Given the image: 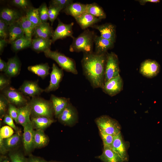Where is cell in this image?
<instances>
[{
    "mask_svg": "<svg viewBox=\"0 0 162 162\" xmlns=\"http://www.w3.org/2000/svg\"><path fill=\"white\" fill-rule=\"evenodd\" d=\"M106 53H83L81 61L83 74L94 88H102L104 85Z\"/></svg>",
    "mask_w": 162,
    "mask_h": 162,
    "instance_id": "obj_1",
    "label": "cell"
},
{
    "mask_svg": "<svg viewBox=\"0 0 162 162\" xmlns=\"http://www.w3.org/2000/svg\"><path fill=\"white\" fill-rule=\"evenodd\" d=\"M94 31L86 29L77 37L74 38L69 47L70 52H82L83 53L93 52L94 38Z\"/></svg>",
    "mask_w": 162,
    "mask_h": 162,
    "instance_id": "obj_2",
    "label": "cell"
},
{
    "mask_svg": "<svg viewBox=\"0 0 162 162\" xmlns=\"http://www.w3.org/2000/svg\"><path fill=\"white\" fill-rule=\"evenodd\" d=\"M31 108V117L45 116L53 118L54 110L52 103L38 96L32 98L28 102Z\"/></svg>",
    "mask_w": 162,
    "mask_h": 162,
    "instance_id": "obj_3",
    "label": "cell"
},
{
    "mask_svg": "<svg viewBox=\"0 0 162 162\" xmlns=\"http://www.w3.org/2000/svg\"><path fill=\"white\" fill-rule=\"evenodd\" d=\"M44 52L46 57L55 61L61 68L65 71L75 75L78 74L75 62L73 59L58 51L51 50L50 49Z\"/></svg>",
    "mask_w": 162,
    "mask_h": 162,
    "instance_id": "obj_4",
    "label": "cell"
},
{
    "mask_svg": "<svg viewBox=\"0 0 162 162\" xmlns=\"http://www.w3.org/2000/svg\"><path fill=\"white\" fill-rule=\"evenodd\" d=\"M95 122L99 130L107 134L115 136L121 133V126L118 122L108 116H101Z\"/></svg>",
    "mask_w": 162,
    "mask_h": 162,
    "instance_id": "obj_5",
    "label": "cell"
},
{
    "mask_svg": "<svg viewBox=\"0 0 162 162\" xmlns=\"http://www.w3.org/2000/svg\"><path fill=\"white\" fill-rule=\"evenodd\" d=\"M2 91V94L9 103L18 107V108L26 105L29 101L27 96L13 87L8 86Z\"/></svg>",
    "mask_w": 162,
    "mask_h": 162,
    "instance_id": "obj_6",
    "label": "cell"
},
{
    "mask_svg": "<svg viewBox=\"0 0 162 162\" xmlns=\"http://www.w3.org/2000/svg\"><path fill=\"white\" fill-rule=\"evenodd\" d=\"M119 63L118 58L117 55L112 52H107L104 83L120 75Z\"/></svg>",
    "mask_w": 162,
    "mask_h": 162,
    "instance_id": "obj_7",
    "label": "cell"
},
{
    "mask_svg": "<svg viewBox=\"0 0 162 162\" xmlns=\"http://www.w3.org/2000/svg\"><path fill=\"white\" fill-rule=\"evenodd\" d=\"M78 118L76 109L70 103L57 118L63 125L71 127L78 122Z\"/></svg>",
    "mask_w": 162,
    "mask_h": 162,
    "instance_id": "obj_8",
    "label": "cell"
},
{
    "mask_svg": "<svg viewBox=\"0 0 162 162\" xmlns=\"http://www.w3.org/2000/svg\"><path fill=\"white\" fill-rule=\"evenodd\" d=\"M129 147V142L124 140L121 133L114 136L111 148L119 155L124 162L129 160L128 150Z\"/></svg>",
    "mask_w": 162,
    "mask_h": 162,
    "instance_id": "obj_9",
    "label": "cell"
},
{
    "mask_svg": "<svg viewBox=\"0 0 162 162\" xmlns=\"http://www.w3.org/2000/svg\"><path fill=\"white\" fill-rule=\"evenodd\" d=\"M123 79L119 75L105 82L101 89L105 94L113 97L123 90Z\"/></svg>",
    "mask_w": 162,
    "mask_h": 162,
    "instance_id": "obj_10",
    "label": "cell"
},
{
    "mask_svg": "<svg viewBox=\"0 0 162 162\" xmlns=\"http://www.w3.org/2000/svg\"><path fill=\"white\" fill-rule=\"evenodd\" d=\"M160 69V66L156 61L147 59L141 63L139 72L143 76L147 78H152L159 74Z\"/></svg>",
    "mask_w": 162,
    "mask_h": 162,
    "instance_id": "obj_11",
    "label": "cell"
},
{
    "mask_svg": "<svg viewBox=\"0 0 162 162\" xmlns=\"http://www.w3.org/2000/svg\"><path fill=\"white\" fill-rule=\"evenodd\" d=\"M58 25L55 31H53L52 37V42L54 43L58 39H63L68 37L73 39L74 37L73 36L72 28L74 22L66 24L61 22L58 18Z\"/></svg>",
    "mask_w": 162,
    "mask_h": 162,
    "instance_id": "obj_12",
    "label": "cell"
},
{
    "mask_svg": "<svg viewBox=\"0 0 162 162\" xmlns=\"http://www.w3.org/2000/svg\"><path fill=\"white\" fill-rule=\"evenodd\" d=\"M63 69L59 68L55 63H53L52 70L50 74V79L49 86L44 89V92L49 93L57 90L64 76Z\"/></svg>",
    "mask_w": 162,
    "mask_h": 162,
    "instance_id": "obj_13",
    "label": "cell"
},
{
    "mask_svg": "<svg viewBox=\"0 0 162 162\" xmlns=\"http://www.w3.org/2000/svg\"><path fill=\"white\" fill-rule=\"evenodd\" d=\"M18 90L25 96L32 98L38 96L44 92L37 81L29 80L24 81Z\"/></svg>",
    "mask_w": 162,
    "mask_h": 162,
    "instance_id": "obj_14",
    "label": "cell"
},
{
    "mask_svg": "<svg viewBox=\"0 0 162 162\" xmlns=\"http://www.w3.org/2000/svg\"><path fill=\"white\" fill-rule=\"evenodd\" d=\"M23 128L22 139L23 145L26 152L28 153L34 148L33 144L34 129L31 121L25 125Z\"/></svg>",
    "mask_w": 162,
    "mask_h": 162,
    "instance_id": "obj_15",
    "label": "cell"
},
{
    "mask_svg": "<svg viewBox=\"0 0 162 162\" xmlns=\"http://www.w3.org/2000/svg\"><path fill=\"white\" fill-rule=\"evenodd\" d=\"M91 27L98 30L100 36L114 43L116 39V29L115 26L110 23L100 25H94Z\"/></svg>",
    "mask_w": 162,
    "mask_h": 162,
    "instance_id": "obj_16",
    "label": "cell"
},
{
    "mask_svg": "<svg viewBox=\"0 0 162 162\" xmlns=\"http://www.w3.org/2000/svg\"><path fill=\"white\" fill-rule=\"evenodd\" d=\"M50 100L52 101L54 110L55 117L57 118L64 109L70 103L69 98L58 97L51 95Z\"/></svg>",
    "mask_w": 162,
    "mask_h": 162,
    "instance_id": "obj_17",
    "label": "cell"
},
{
    "mask_svg": "<svg viewBox=\"0 0 162 162\" xmlns=\"http://www.w3.org/2000/svg\"><path fill=\"white\" fill-rule=\"evenodd\" d=\"M113 42L95 35L94 38V44L95 46V52L97 54L106 53L107 50L112 49L114 46Z\"/></svg>",
    "mask_w": 162,
    "mask_h": 162,
    "instance_id": "obj_18",
    "label": "cell"
},
{
    "mask_svg": "<svg viewBox=\"0 0 162 162\" xmlns=\"http://www.w3.org/2000/svg\"><path fill=\"white\" fill-rule=\"evenodd\" d=\"M22 16L17 11L9 8H3L0 14V20L8 26L17 22Z\"/></svg>",
    "mask_w": 162,
    "mask_h": 162,
    "instance_id": "obj_19",
    "label": "cell"
},
{
    "mask_svg": "<svg viewBox=\"0 0 162 162\" xmlns=\"http://www.w3.org/2000/svg\"><path fill=\"white\" fill-rule=\"evenodd\" d=\"M87 4L73 2L63 10L66 14L70 15L75 19L86 12Z\"/></svg>",
    "mask_w": 162,
    "mask_h": 162,
    "instance_id": "obj_20",
    "label": "cell"
},
{
    "mask_svg": "<svg viewBox=\"0 0 162 162\" xmlns=\"http://www.w3.org/2000/svg\"><path fill=\"white\" fill-rule=\"evenodd\" d=\"M75 19L81 28L83 30H85L89 27H91L101 20L86 12Z\"/></svg>",
    "mask_w": 162,
    "mask_h": 162,
    "instance_id": "obj_21",
    "label": "cell"
},
{
    "mask_svg": "<svg viewBox=\"0 0 162 162\" xmlns=\"http://www.w3.org/2000/svg\"><path fill=\"white\" fill-rule=\"evenodd\" d=\"M53 32L52 28L49 23L41 22L34 28L33 34L36 38L50 39L52 38Z\"/></svg>",
    "mask_w": 162,
    "mask_h": 162,
    "instance_id": "obj_22",
    "label": "cell"
},
{
    "mask_svg": "<svg viewBox=\"0 0 162 162\" xmlns=\"http://www.w3.org/2000/svg\"><path fill=\"white\" fill-rule=\"evenodd\" d=\"M97 158L103 162H124L118 153L107 147H104L102 153Z\"/></svg>",
    "mask_w": 162,
    "mask_h": 162,
    "instance_id": "obj_23",
    "label": "cell"
},
{
    "mask_svg": "<svg viewBox=\"0 0 162 162\" xmlns=\"http://www.w3.org/2000/svg\"><path fill=\"white\" fill-rule=\"evenodd\" d=\"M20 68V62L18 58L15 56L8 60L6 70L4 73L10 77H15L19 74Z\"/></svg>",
    "mask_w": 162,
    "mask_h": 162,
    "instance_id": "obj_24",
    "label": "cell"
},
{
    "mask_svg": "<svg viewBox=\"0 0 162 162\" xmlns=\"http://www.w3.org/2000/svg\"><path fill=\"white\" fill-rule=\"evenodd\" d=\"M31 120L34 129L44 131L55 122L53 118L45 116L31 117Z\"/></svg>",
    "mask_w": 162,
    "mask_h": 162,
    "instance_id": "obj_25",
    "label": "cell"
},
{
    "mask_svg": "<svg viewBox=\"0 0 162 162\" xmlns=\"http://www.w3.org/2000/svg\"><path fill=\"white\" fill-rule=\"evenodd\" d=\"M52 43L51 39L37 38L32 40L31 47L37 52H44L50 49Z\"/></svg>",
    "mask_w": 162,
    "mask_h": 162,
    "instance_id": "obj_26",
    "label": "cell"
},
{
    "mask_svg": "<svg viewBox=\"0 0 162 162\" xmlns=\"http://www.w3.org/2000/svg\"><path fill=\"white\" fill-rule=\"evenodd\" d=\"M25 36L22 28L17 22L9 26V43L11 44Z\"/></svg>",
    "mask_w": 162,
    "mask_h": 162,
    "instance_id": "obj_27",
    "label": "cell"
},
{
    "mask_svg": "<svg viewBox=\"0 0 162 162\" xmlns=\"http://www.w3.org/2000/svg\"><path fill=\"white\" fill-rule=\"evenodd\" d=\"M49 142L48 137L44 130H34L33 133V144L34 148H40L46 146Z\"/></svg>",
    "mask_w": 162,
    "mask_h": 162,
    "instance_id": "obj_28",
    "label": "cell"
},
{
    "mask_svg": "<svg viewBox=\"0 0 162 162\" xmlns=\"http://www.w3.org/2000/svg\"><path fill=\"white\" fill-rule=\"evenodd\" d=\"M31 112V108L28 102L26 105L19 108L18 123L24 127L30 122Z\"/></svg>",
    "mask_w": 162,
    "mask_h": 162,
    "instance_id": "obj_29",
    "label": "cell"
},
{
    "mask_svg": "<svg viewBox=\"0 0 162 162\" xmlns=\"http://www.w3.org/2000/svg\"><path fill=\"white\" fill-rule=\"evenodd\" d=\"M50 67L47 63L29 66L28 70L44 79L50 74Z\"/></svg>",
    "mask_w": 162,
    "mask_h": 162,
    "instance_id": "obj_30",
    "label": "cell"
},
{
    "mask_svg": "<svg viewBox=\"0 0 162 162\" xmlns=\"http://www.w3.org/2000/svg\"><path fill=\"white\" fill-rule=\"evenodd\" d=\"M22 28L25 36L32 40L34 27L26 16H22L17 21Z\"/></svg>",
    "mask_w": 162,
    "mask_h": 162,
    "instance_id": "obj_31",
    "label": "cell"
},
{
    "mask_svg": "<svg viewBox=\"0 0 162 162\" xmlns=\"http://www.w3.org/2000/svg\"><path fill=\"white\" fill-rule=\"evenodd\" d=\"M86 12L101 20L105 18L106 17L103 8L95 2L87 4Z\"/></svg>",
    "mask_w": 162,
    "mask_h": 162,
    "instance_id": "obj_32",
    "label": "cell"
},
{
    "mask_svg": "<svg viewBox=\"0 0 162 162\" xmlns=\"http://www.w3.org/2000/svg\"><path fill=\"white\" fill-rule=\"evenodd\" d=\"M21 136L19 132L13 134L11 136L3 139V143L8 152L15 148L20 144Z\"/></svg>",
    "mask_w": 162,
    "mask_h": 162,
    "instance_id": "obj_33",
    "label": "cell"
},
{
    "mask_svg": "<svg viewBox=\"0 0 162 162\" xmlns=\"http://www.w3.org/2000/svg\"><path fill=\"white\" fill-rule=\"evenodd\" d=\"M32 41L25 36L11 43V47L14 51H19L31 46Z\"/></svg>",
    "mask_w": 162,
    "mask_h": 162,
    "instance_id": "obj_34",
    "label": "cell"
},
{
    "mask_svg": "<svg viewBox=\"0 0 162 162\" xmlns=\"http://www.w3.org/2000/svg\"><path fill=\"white\" fill-rule=\"evenodd\" d=\"M26 16L34 28L41 23L39 15L38 8H32L28 9Z\"/></svg>",
    "mask_w": 162,
    "mask_h": 162,
    "instance_id": "obj_35",
    "label": "cell"
},
{
    "mask_svg": "<svg viewBox=\"0 0 162 162\" xmlns=\"http://www.w3.org/2000/svg\"><path fill=\"white\" fill-rule=\"evenodd\" d=\"M40 19L41 22H46L49 20L48 8L46 4L44 3L38 8Z\"/></svg>",
    "mask_w": 162,
    "mask_h": 162,
    "instance_id": "obj_36",
    "label": "cell"
},
{
    "mask_svg": "<svg viewBox=\"0 0 162 162\" xmlns=\"http://www.w3.org/2000/svg\"><path fill=\"white\" fill-rule=\"evenodd\" d=\"M99 130L103 142L104 147L111 148L114 136L107 134L100 130Z\"/></svg>",
    "mask_w": 162,
    "mask_h": 162,
    "instance_id": "obj_37",
    "label": "cell"
},
{
    "mask_svg": "<svg viewBox=\"0 0 162 162\" xmlns=\"http://www.w3.org/2000/svg\"><path fill=\"white\" fill-rule=\"evenodd\" d=\"M9 103L5 97L1 93L0 95V117L2 118L6 114Z\"/></svg>",
    "mask_w": 162,
    "mask_h": 162,
    "instance_id": "obj_38",
    "label": "cell"
},
{
    "mask_svg": "<svg viewBox=\"0 0 162 162\" xmlns=\"http://www.w3.org/2000/svg\"><path fill=\"white\" fill-rule=\"evenodd\" d=\"M48 10L49 20L52 25L62 10L57 7L50 5L48 8Z\"/></svg>",
    "mask_w": 162,
    "mask_h": 162,
    "instance_id": "obj_39",
    "label": "cell"
},
{
    "mask_svg": "<svg viewBox=\"0 0 162 162\" xmlns=\"http://www.w3.org/2000/svg\"><path fill=\"white\" fill-rule=\"evenodd\" d=\"M73 1L72 0H52L51 1L50 5L57 7L62 10L73 3Z\"/></svg>",
    "mask_w": 162,
    "mask_h": 162,
    "instance_id": "obj_40",
    "label": "cell"
},
{
    "mask_svg": "<svg viewBox=\"0 0 162 162\" xmlns=\"http://www.w3.org/2000/svg\"><path fill=\"white\" fill-rule=\"evenodd\" d=\"M9 155L11 162H28V159L20 153L10 152Z\"/></svg>",
    "mask_w": 162,
    "mask_h": 162,
    "instance_id": "obj_41",
    "label": "cell"
},
{
    "mask_svg": "<svg viewBox=\"0 0 162 162\" xmlns=\"http://www.w3.org/2000/svg\"><path fill=\"white\" fill-rule=\"evenodd\" d=\"M14 133L12 128L8 126H3L0 129V138L3 139L8 138L12 136Z\"/></svg>",
    "mask_w": 162,
    "mask_h": 162,
    "instance_id": "obj_42",
    "label": "cell"
},
{
    "mask_svg": "<svg viewBox=\"0 0 162 162\" xmlns=\"http://www.w3.org/2000/svg\"><path fill=\"white\" fill-rule=\"evenodd\" d=\"M8 114L18 123V117L19 112V108L15 105L9 103L8 108Z\"/></svg>",
    "mask_w": 162,
    "mask_h": 162,
    "instance_id": "obj_43",
    "label": "cell"
},
{
    "mask_svg": "<svg viewBox=\"0 0 162 162\" xmlns=\"http://www.w3.org/2000/svg\"><path fill=\"white\" fill-rule=\"evenodd\" d=\"M9 26L5 22L0 20V38L5 39L8 36Z\"/></svg>",
    "mask_w": 162,
    "mask_h": 162,
    "instance_id": "obj_44",
    "label": "cell"
},
{
    "mask_svg": "<svg viewBox=\"0 0 162 162\" xmlns=\"http://www.w3.org/2000/svg\"><path fill=\"white\" fill-rule=\"evenodd\" d=\"M10 77L6 75L1 74L0 75V90L2 91L4 88L9 86L11 83Z\"/></svg>",
    "mask_w": 162,
    "mask_h": 162,
    "instance_id": "obj_45",
    "label": "cell"
},
{
    "mask_svg": "<svg viewBox=\"0 0 162 162\" xmlns=\"http://www.w3.org/2000/svg\"><path fill=\"white\" fill-rule=\"evenodd\" d=\"M3 122L12 128L16 132H19V128L15 125L13 118L8 114H6L4 117Z\"/></svg>",
    "mask_w": 162,
    "mask_h": 162,
    "instance_id": "obj_46",
    "label": "cell"
},
{
    "mask_svg": "<svg viewBox=\"0 0 162 162\" xmlns=\"http://www.w3.org/2000/svg\"><path fill=\"white\" fill-rule=\"evenodd\" d=\"M13 3L15 5L26 9L29 6V2L27 0H14L12 1Z\"/></svg>",
    "mask_w": 162,
    "mask_h": 162,
    "instance_id": "obj_47",
    "label": "cell"
},
{
    "mask_svg": "<svg viewBox=\"0 0 162 162\" xmlns=\"http://www.w3.org/2000/svg\"><path fill=\"white\" fill-rule=\"evenodd\" d=\"M28 159V162H49L40 157L30 155Z\"/></svg>",
    "mask_w": 162,
    "mask_h": 162,
    "instance_id": "obj_48",
    "label": "cell"
},
{
    "mask_svg": "<svg viewBox=\"0 0 162 162\" xmlns=\"http://www.w3.org/2000/svg\"><path fill=\"white\" fill-rule=\"evenodd\" d=\"M7 68V62L0 58V71L5 72Z\"/></svg>",
    "mask_w": 162,
    "mask_h": 162,
    "instance_id": "obj_49",
    "label": "cell"
},
{
    "mask_svg": "<svg viewBox=\"0 0 162 162\" xmlns=\"http://www.w3.org/2000/svg\"><path fill=\"white\" fill-rule=\"evenodd\" d=\"M8 41L5 39H1L0 40V53L1 55L3 52L4 48L6 46Z\"/></svg>",
    "mask_w": 162,
    "mask_h": 162,
    "instance_id": "obj_50",
    "label": "cell"
},
{
    "mask_svg": "<svg viewBox=\"0 0 162 162\" xmlns=\"http://www.w3.org/2000/svg\"><path fill=\"white\" fill-rule=\"evenodd\" d=\"M3 139L0 138V152L2 154H5L7 152L3 143Z\"/></svg>",
    "mask_w": 162,
    "mask_h": 162,
    "instance_id": "obj_51",
    "label": "cell"
},
{
    "mask_svg": "<svg viewBox=\"0 0 162 162\" xmlns=\"http://www.w3.org/2000/svg\"><path fill=\"white\" fill-rule=\"evenodd\" d=\"M140 4L142 5H144L147 2L152 3H158L160 2L159 0H141L139 1Z\"/></svg>",
    "mask_w": 162,
    "mask_h": 162,
    "instance_id": "obj_52",
    "label": "cell"
},
{
    "mask_svg": "<svg viewBox=\"0 0 162 162\" xmlns=\"http://www.w3.org/2000/svg\"><path fill=\"white\" fill-rule=\"evenodd\" d=\"M2 162H9L8 160L7 159H6L3 160Z\"/></svg>",
    "mask_w": 162,
    "mask_h": 162,
    "instance_id": "obj_53",
    "label": "cell"
},
{
    "mask_svg": "<svg viewBox=\"0 0 162 162\" xmlns=\"http://www.w3.org/2000/svg\"><path fill=\"white\" fill-rule=\"evenodd\" d=\"M49 162H58V161H49Z\"/></svg>",
    "mask_w": 162,
    "mask_h": 162,
    "instance_id": "obj_54",
    "label": "cell"
}]
</instances>
